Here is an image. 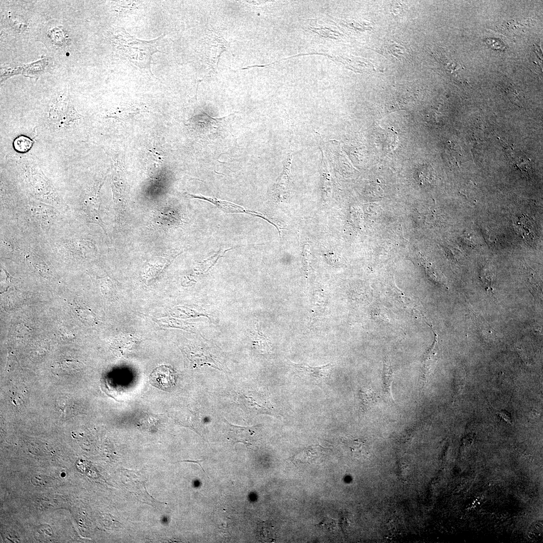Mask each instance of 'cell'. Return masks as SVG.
<instances>
[{
  "instance_id": "cell-2",
  "label": "cell",
  "mask_w": 543,
  "mask_h": 543,
  "mask_svg": "<svg viewBox=\"0 0 543 543\" xmlns=\"http://www.w3.org/2000/svg\"><path fill=\"white\" fill-rule=\"evenodd\" d=\"M237 399L249 412L273 416L276 414L274 407L265 394L254 391L243 392L238 394Z\"/></svg>"
},
{
  "instance_id": "cell-13",
  "label": "cell",
  "mask_w": 543,
  "mask_h": 543,
  "mask_svg": "<svg viewBox=\"0 0 543 543\" xmlns=\"http://www.w3.org/2000/svg\"><path fill=\"white\" fill-rule=\"evenodd\" d=\"M394 371L388 357L385 359L382 375L383 389L385 396L390 402H394L392 394V386L394 380Z\"/></svg>"
},
{
  "instance_id": "cell-12",
  "label": "cell",
  "mask_w": 543,
  "mask_h": 543,
  "mask_svg": "<svg viewBox=\"0 0 543 543\" xmlns=\"http://www.w3.org/2000/svg\"><path fill=\"white\" fill-rule=\"evenodd\" d=\"M344 443L350 450L353 457L357 459H366L370 455V448L367 441L363 439H348Z\"/></svg>"
},
{
  "instance_id": "cell-16",
  "label": "cell",
  "mask_w": 543,
  "mask_h": 543,
  "mask_svg": "<svg viewBox=\"0 0 543 543\" xmlns=\"http://www.w3.org/2000/svg\"><path fill=\"white\" fill-rule=\"evenodd\" d=\"M324 156H323V179H322V191L323 195H325L326 198H329L331 194V181L330 179V176L328 170V167L327 163L326 162Z\"/></svg>"
},
{
  "instance_id": "cell-4",
  "label": "cell",
  "mask_w": 543,
  "mask_h": 543,
  "mask_svg": "<svg viewBox=\"0 0 543 543\" xmlns=\"http://www.w3.org/2000/svg\"><path fill=\"white\" fill-rule=\"evenodd\" d=\"M188 363L191 368L209 366L219 370H225L220 356L216 352L208 348H192L186 352Z\"/></svg>"
},
{
  "instance_id": "cell-9",
  "label": "cell",
  "mask_w": 543,
  "mask_h": 543,
  "mask_svg": "<svg viewBox=\"0 0 543 543\" xmlns=\"http://www.w3.org/2000/svg\"><path fill=\"white\" fill-rule=\"evenodd\" d=\"M326 455V449L319 445L309 446L296 454L289 460L297 464H310Z\"/></svg>"
},
{
  "instance_id": "cell-19",
  "label": "cell",
  "mask_w": 543,
  "mask_h": 543,
  "mask_svg": "<svg viewBox=\"0 0 543 543\" xmlns=\"http://www.w3.org/2000/svg\"><path fill=\"white\" fill-rule=\"evenodd\" d=\"M499 415L507 422L510 424H513V420L511 414L509 412L506 410H500L498 413Z\"/></svg>"
},
{
  "instance_id": "cell-10",
  "label": "cell",
  "mask_w": 543,
  "mask_h": 543,
  "mask_svg": "<svg viewBox=\"0 0 543 543\" xmlns=\"http://www.w3.org/2000/svg\"><path fill=\"white\" fill-rule=\"evenodd\" d=\"M189 195L194 198H197L207 201L213 204L217 207L220 208V209L226 212L250 213L261 217L262 218L265 219L264 217H263V216H262L261 214L257 213L256 212H254L251 211H247L241 206L236 205L229 202L222 201L218 200L215 198L206 197L202 195H195L193 194H189Z\"/></svg>"
},
{
  "instance_id": "cell-5",
  "label": "cell",
  "mask_w": 543,
  "mask_h": 543,
  "mask_svg": "<svg viewBox=\"0 0 543 543\" xmlns=\"http://www.w3.org/2000/svg\"><path fill=\"white\" fill-rule=\"evenodd\" d=\"M228 117L214 118L206 113H203L196 116L195 119L197 123L196 125L198 127L202 136L210 140L221 135L226 124Z\"/></svg>"
},
{
  "instance_id": "cell-14",
  "label": "cell",
  "mask_w": 543,
  "mask_h": 543,
  "mask_svg": "<svg viewBox=\"0 0 543 543\" xmlns=\"http://www.w3.org/2000/svg\"><path fill=\"white\" fill-rule=\"evenodd\" d=\"M358 396L362 407L365 410L375 406L379 399V396L376 392L368 386H363L359 389Z\"/></svg>"
},
{
  "instance_id": "cell-18",
  "label": "cell",
  "mask_w": 543,
  "mask_h": 543,
  "mask_svg": "<svg viewBox=\"0 0 543 543\" xmlns=\"http://www.w3.org/2000/svg\"><path fill=\"white\" fill-rule=\"evenodd\" d=\"M229 249H220L218 251L213 254L210 257L208 258L203 261L201 264L203 267L202 270L204 272H208L217 262L218 259L221 256H223V254Z\"/></svg>"
},
{
  "instance_id": "cell-6",
  "label": "cell",
  "mask_w": 543,
  "mask_h": 543,
  "mask_svg": "<svg viewBox=\"0 0 543 543\" xmlns=\"http://www.w3.org/2000/svg\"><path fill=\"white\" fill-rule=\"evenodd\" d=\"M176 378V372L171 366L162 365L152 371L149 376V382L159 390L168 391L175 386Z\"/></svg>"
},
{
  "instance_id": "cell-8",
  "label": "cell",
  "mask_w": 543,
  "mask_h": 543,
  "mask_svg": "<svg viewBox=\"0 0 543 543\" xmlns=\"http://www.w3.org/2000/svg\"><path fill=\"white\" fill-rule=\"evenodd\" d=\"M292 156L289 153L284 165L283 171L273 187V193L277 200L285 199L289 191L291 179V165Z\"/></svg>"
},
{
  "instance_id": "cell-7",
  "label": "cell",
  "mask_w": 543,
  "mask_h": 543,
  "mask_svg": "<svg viewBox=\"0 0 543 543\" xmlns=\"http://www.w3.org/2000/svg\"><path fill=\"white\" fill-rule=\"evenodd\" d=\"M225 421L228 428L229 436L233 441L243 442L250 446L254 445L259 439L260 427L259 425L242 427L232 425L226 420Z\"/></svg>"
},
{
  "instance_id": "cell-1",
  "label": "cell",
  "mask_w": 543,
  "mask_h": 543,
  "mask_svg": "<svg viewBox=\"0 0 543 543\" xmlns=\"http://www.w3.org/2000/svg\"><path fill=\"white\" fill-rule=\"evenodd\" d=\"M114 37L118 48L132 63L150 70L152 55L158 51L157 47L160 38L150 41L140 40L131 36L124 29L118 31Z\"/></svg>"
},
{
  "instance_id": "cell-3",
  "label": "cell",
  "mask_w": 543,
  "mask_h": 543,
  "mask_svg": "<svg viewBox=\"0 0 543 543\" xmlns=\"http://www.w3.org/2000/svg\"><path fill=\"white\" fill-rule=\"evenodd\" d=\"M290 362L295 375L305 382L316 385L322 384L326 381L332 368V365L330 364L314 367L303 363Z\"/></svg>"
},
{
  "instance_id": "cell-15",
  "label": "cell",
  "mask_w": 543,
  "mask_h": 543,
  "mask_svg": "<svg viewBox=\"0 0 543 543\" xmlns=\"http://www.w3.org/2000/svg\"><path fill=\"white\" fill-rule=\"evenodd\" d=\"M256 334L253 342L255 348L261 353L270 352L271 346L269 340L258 329Z\"/></svg>"
},
{
  "instance_id": "cell-11",
  "label": "cell",
  "mask_w": 543,
  "mask_h": 543,
  "mask_svg": "<svg viewBox=\"0 0 543 543\" xmlns=\"http://www.w3.org/2000/svg\"><path fill=\"white\" fill-rule=\"evenodd\" d=\"M437 341H434L431 348L425 354L422 360V381L427 382L428 378L434 371L437 361Z\"/></svg>"
},
{
  "instance_id": "cell-17",
  "label": "cell",
  "mask_w": 543,
  "mask_h": 543,
  "mask_svg": "<svg viewBox=\"0 0 543 543\" xmlns=\"http://www.w3.org/2000/svg\"><path fill=\"white\" fill-rule=\"evenodd\" d=\"M33 142L29 138L20 136L17 137L14 142L15 149L20 152H26L30 149Z\"/></svg>"
}]
</instances>
